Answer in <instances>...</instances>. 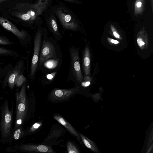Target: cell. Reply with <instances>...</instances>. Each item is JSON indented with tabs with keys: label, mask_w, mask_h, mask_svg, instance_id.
<instances>
[{
	"label": "cell",
	"mask_w": 153,
	"mask_h": 153,
	"mask_svg": "<svg viewBox=\"0 0 153 153\" xmlns=\"http://www.w3.org/2000/svg\"><path fill=\"white\" fill-rule=\"evenodd\" d=\"M67 152L68 153H79L80 152L76 146L70 141L67 143Z\"/></svg>",
	"instance_id": "cell-16"
},
{
	"label": "cell",
	"mask_w": 153,
	"mask_h": 153,
	"mask_svg": "<svg viewBox=\"0 0 153 153\" xmlns=\"http://www.w3.org/2000/svg\"><path fill=\"white\" fill-rule=\"evenodd\" d=\"M16 16L24 21H27L29 20L30 18V16L27 13L22 14L19 13L16 14Z\"/></svg>",
	"instance_id": "cell-18"
},
{
	"label": "cell",
	"mask_w": 153,
	"mask_h": 153,
	"mask_svg": "<svg viewBox=\"0 0 153 153\" xmlns=\"http://www.w3.org/2000/svg\"><path fill=\"white\" fill-rule=\"evenodd\" d=\"M21 133V130L19 129L17 130L14 133V139L16 140L18 139L19 138Z\"/></svg>",
	"instance_id": "cell-22"
},
{
	"label": "cell",
	"mask_w": 153,
	"mask_h": 153,
	"mask_svg": "<svg viewBox=\"0 0 153 153\" xmlns=\"http://www.w3.org/2000/svg\"><path fill=\"white\" fill-rule=\"evenodd\" d=\"M7 39L5 37L0 36V44L2 45H10L11 44Z\"/></svg>",
	"instance_id": "cell-19"
},
{
	"label": "cell",
	"mask_w": 153,
	"mask_h": 153,
	"mask_svg": "<svg viewBox=\"0 0 153 153\" xmlns=\"http://www.w3.org/2000/svg\"><path fill=\"white\" fill-rule=\"evenodd\" d=\"M53 117L55 120L65 127L72 135L76 137L79 140H80L79 133L63 117L59 114H56L53 115Z\"/></svg>",
	"instance_id": "cell-12"
},
{
	"label": "cell",
	"mask_w": 153,
	"mask_h": 153,
	"mask_svg": "<svg viewBox=\"0 0 153 153\" xmlns=\"http://www.w3.org/2000/svg\"><path fill=\"white\" fill-rule=\"evenodd\" d=\"M62 132L63 131L61 129L57 128L53 129L50 131L45 141H47L53 138L58 137L61 135Z\"/></svg>",
	"instance_id": "cell-15"
},
{
	"label": "cell",
	"mask_w": 153,
	"mask_h": 153,
	"mask_svg": "<svg viewBox=\"0 0 153 153\" xmlns=\"http://www.w3.org/2000/svg\"><path fill=\"white\" fill-rule=\"evenodd\" d=\"M42 124L41 122H38L34 124L30 128L29 132H33L38 129L41 126Z\"/></svg>",
	"instance_id": "cell-20"
},
{
	"label": "cell",
	"mask_w": 153,
	"mask_h": 153,
	"mask_svg": "<svg viewBox=\"0 0 153 153\" xmlns=\"http://www.w3.org/2000/svg\"><path fill=\"white\" fill-rule=\"evenodd\" d=\"M12 122V113L9 111L6 103L3 110L1 121V130L4 137H7L10 134Z\"/></svg>",
	"instance_id": "cell-6"
},
{
	"label": "cell",
	"mask_w": 153,
	"mask_h": 153,
	"mask_svg": "<svg viewBox=\"0 0 153 153\" xmlns=\"http://www.w3.org/2000/svg\"><path fill=\"white\" fill-rule=\"evenodd\" d=\"M43 33L38 68L46 60L51 59H60L62 54L54 38L47 36Z\"/></svg>",
	"instance_id": "cell-1"
},
{
	"label": "cell",
	"mask_w": 153,
	"mask_h": 153,
	"mask_svg": "<svg viewBox=\"0 0 153 153\" xmlns=\"http://www.w3.org/2000/svg\"><path fill=\"white\" fill-rule=\"evenodd\" d=\"M114 36L117 38H120V35L116 32L114 31L113 33Z\"/></svg>",
	"instance_id": "cell-25"
},
{
	"label": "cell",
	"mask_w": 153,
	"mask_h": 153,
	"mask_svg": "<svg viewBox=\"0 0 153 153\" xmlns=\"http://www.w3.org/2000/svg\"><path fill=\"white\" fill-rule=\"evenodd\" d=\"M26 86L24 84L20 91L16 94V121L17 126L21 124L27 110V101L26 95Z\"/></svg>",
	"instance_id": "cell-3"
},
{
	"label": "cell",
	"mask_w": 153,
	"mask_h": 153,
	"mask_svg": "<svg viewBox=\"0 0 153 153\" xmlns=\"http://www.w3.org/2000/svg\"><path fill=\"white\" fill-rule=\"evenodd\" d=\"M62 59H48L38 68L37 70L40 69L45 74L52 73L58 70L62 64Z\"/></svg>",
	"instance_id": "cell-8"
},
{
	"label": "cell",
	"mask_w": 153,
	"mask_h": 153,
	"mask_svg": "<svg viewBox=\"0 0 153 153\" xmlns=\"http://www.w3.org/2000/svg\"><path fill=\"white\" fill-rule=\"evenodd\" d=\"M79 134L81 139L87 148L92 151L97 152V147L92 141L82 134L79 133Z\"/></svg>",
	"instance_id": "cell-14"
},
{
	"label": "cell",
	"mask_w": 153,
	"mask_h": 153,
	"mask_svg": "<svg viewBox=\"0 0 153 153\" xmlns=\"http://www.w3.org/2000/svg\"><path fill=\"white\" fill-rule=\"evenodd\" d=\"M12 53L10 50L5 48H0V54H10Z\"/></svg>",
	"instance_id": "cell-21"
},
{
	"label": "cell",
	"mask_w": 153,
	"mask_h": 153,
	"mask_svg": "<svg viewBox=\"0 0 153 153\" xmlns=\"http://www.w3.org/2000/svg\"><path fill=\"white\" fill-rule=\"evenodd\" d=\"M142 3L140 2H139L137 4V7H140L141 6Z\"/></svg>",
	"instance_id": "cell-26"
},
{
	"label": "cell",
	"mask_w": 153,
	"mask_h": 153,
	"mask_svg": "<svg viewBox=\"0 0 153 153\" xmlns=\"http://www.w3.org/2000/svg\"><path fill=\"white\" fill-rule=\"evenodd\" d=\"M43 33L42 30H39L34 39L33 53L29 74V78L32 80L35 79L37 70Z\"/></svg>",
	"instance_id": "cell-4"
},
{
	"label": "cell",
	"mask_w": 153,
	"mask_h": 153,
	"mask_svg": "<svg viewBox=\"0 0 153 153\" xmlns=\"http://www.w3.org/2000/svg\"><path fill=\"white\" fill-rule=\"evenodd\" d=\"M70 59V68L68 78L76 83L81 84L83 76L80 62L79 48L74 46L69 48Z\"/></svg>",
	"instance_id": "cell-2"
},
{
	"label": "cell",
	"mask_w": 153,
	"mask_h": 153,
	"mask_svg": "<svg viewBox=\"0 0 153 153\" xmlns=\"http://www.w3.org/2000/svg\"><path fill=\"white\" fill-rule=\"evenodd\" d=\"M23 65V61L21 60L18 62L12 70L8 73L6 78L9 87L11 89L14 88L15 85V78L18 75L20 74Z\"/></svg>",
	"instance_id": "cell-10"
},
{
	"label": "cell",
	"mask_w": 153,
	"mask_h": 153,
	"mask_svg": "<svg viewBox=\"0 0 153 153\" xmlns=\"http://www.w3.org/2000/svg\"><path fill=\"white\" fill-rule=\"evenodd\" d=\"M80 90V87L79 86L68 89L55 88L51 92L50 97L53 101H60L68 99L79 92Z\"/></svg>",
	"instance_id": "cell-5"
},
{
	"label": "cell",
	"mask_w": 153,
	"mask_h": 153,
	"mask_svg": "<svg viewBox=\"0 0 153 153\" xmlns=\"http://www.w3.org/2000/svg\"><path fill=\"white\" fill-rule=\"evenodd\" d=\"M0 24L4 28L13 33L20 40L23 41L29 39L27 38L28 35L25 31L20 30L7 19L1 16Z\"/></svg>",
	"instance_id": "cell-7"
},
{
	"label": "cell",
	"mask_w": 153,
	"mask_h": 153,
	"mask_svg": "<svg viewBox=\"0 0 153 153\" xmlns=\"http://www.w3.org/2000/svg\"><path fill=\"white\" fill-rule=\"evenodd\" d=\"M58 71V70L51 73L45 74L39 78L40 81L42 83L45 84L51 83L55 79Z\"/></svg>",
	"instance_id": "cell-13"
},
{
	"label": "cell",
	"mask_w": 153,
	"mask_h": 153,
	"mask_svg": "<svg viewBox=\"0 0 153 153\" xmlns=\"http://www.w3.org/2000/svg\"><path fill=\"white\" fill-rule=\"evenodd\" d=\"M7 0H0V3L6 1Z\"/></svg>",
	"instance_id": "cell-27"
},
{
	"label": "cell",
	"mask_w": 153,
	"mask_h": 153,
	"mask_svg": "<svg viewBox=\"0 0 153 153\" xmlns=\"http://www.w3.org/2000/svg\"><path fill=\"white\" fill-rule=\"evenodd\" d=\"M25 81L24 76L21 74L18 75L15 78V85L17 87H20L22 85Z\"/></svg>",
	"instance_id": "cell-17"
},
{
	"label": "cell",
	"mask_w": 153,
	"mask_h": 153,
	"mask_svg": "<svg viewBox=\"0 0 153 153\" xmlns=\"http://www.w3.org/2000/svg\"><path fill=\"white\" fill-rule=\"evenodd\" d=\"M110 39H111V42L112 43H113L114 44H117L119 43V42L117 40L111 39V38Z\"/></svg>",
	"instance_id": "cell-24"
},
{
	"label": "cell",
	"mask_w": 153,
	"mask_h": 153,
	"mask_svg": "<svg viewBox=\"0 0 153 153\" xmlns=\"http://www.w3.org/2000/svg\"><path fill=\"white\" fill-rule=\"evenodd\" d=\"M24 151L42 153H55L56 152L49 146L45 145L30 144L20 147Z\"/></svg>",
	"instance_id": "cell-9"
},
{
	"label": "cell",
	"mask_w": 153,
	"mask_h": 153,
	"mask_svg": "<svg viewBox=\"0 0 153 153\" xmlns=\"http://www.w3.org/2000/svg\"><path fill=\"white\" fill-rule=\"evenodd\" d=\"M65 21L66 22H68L70 21L71 19V17L69 15H66L64 18Z\"/></svg>",
	"instance_id": "cell-23"
},
{
	"label": "cell",
	"mask_w": 153,
	"mask_h": 153,
	"mask_svg": "<svg viewBox=\"0 0 153 153\" xmlns=\"http://www.w3.org/2000/svg\"><path fill=\"white\" fill-rule=\"evenodd\" d=\"M90 56L89 48L85 47L82 57V66L85 76H89L90 72Z\"/></svg>",
	"instance_id": "cell-11"
}]
</instances>
